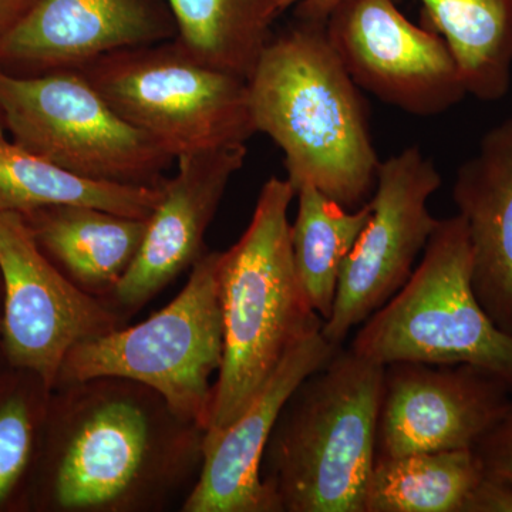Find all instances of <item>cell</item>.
Returning a JSON list of instances; mask_svg holds the SVG:
<instances>
[{"label": "cell", "instance_id": "17", "mask_svg": "<svg viewBox=\"0 0 512 512\" xmlns=\"http://www.w3.org/2000/svg\"><path fill=\"white\" fill-rule=\"evenodd\" d=\"M20 215L63 275L104 303L136 261L147 229V220L86 205H50Z\"/></svg>", "mask_w": 512, "mask_h": 512}, {"label": "cell", "instance_id": "10", "mask_svg": "<svg viewBox=\"0 0 512 512\" xmlns=\"http://www.w3.org/2000/svg\"><path fill=\"white\" fill-rule=\"evenodd\" d=\"M0 279L10 366L42 377L50 389L74 346L126 325L63 275L18 212L0 210Z\"/></svg>", "mask_w": 512, "mask_h": 512}, {"label": "cell", "instance_id": "22", "mask_svg": "<svg viewBox=\"0 0 512 512\" xmlns=\"http://www.w3.org/2000/svg\"><path fill=\"white\" fill-rule=\"evenodd\" d=\"M298 214L291 224L293 266L306 298L328 320L335 305L343 264L369 221L370 202L343 207L316 188H299Z\"/></svg>", "mask_w": 512, "mask_h": 512}, {"label": "cell", "instance_id": "18", "mask_svg": "<svg viewBox=\"0 0 512 512\" xmlns=\"http://www.w3.org/2000/svg\"><path fill=\"white\" fill-rule=\"evenodd\" d=\"M164 185V184H163ZM161 187L92 180L16 144H0V210L25 214L50 205H86L148 220L163 197Z\"/></svg>", "mask_w": 512, "mask_h": 512}, {"label": "cell", "instance_id": "7", "mask_svg": "<svg viewBox=\"0 0 512 512\" xmlns=\"http://www.w3.org/2000/svg\"><path fill=\"white\" fill-rule=\"evenodd\" d=\"M79 72L175 160L247 144L256 133L248 80L197 62L175 40L117 50Z\"/></svg>", "mask_w": 512, "mask_h": 512}, {"label": "cell", "instance_id": "1", "mask_svg": "<svg viewBox=\"0 0 512 512\" xmlns=\"http://www.w3.org/2000/svg\"><path fill=\"white\" fill-rule=\"evenodd\" d=\"M205 430L146 384L100 376L52 390L32 498L53 512H161L191 493Z\"/></svg>", "mask_w": 512, "mask_h": 512}, {"label": "cell", "instance_id": "14", "mask_svg": "<svg viewBox=\"0 0 512 512\" xmlns=\"http://www.w3.org/2000/svg\"><path fill=\"white\" fill-rule=\"evenodd\" d=\"M175 37L167 0H33L0 35V64L79 70L117 50Z\"/></svg>", "mask_w": 512, "mask_h": 512}, {"label": "cell", "instance_id": "12", "mask_svg": "<svg viewBox=\"0 0 512 512\" xmlns=\"http://www.w3.org/2000/svg\"><path fill=\"white\" fill-rule=\"evenodd\" d=\"M512 393L470 365L384 366L376 457L476 448L507 412Z\"/></svg>", "mask_w": 512, "mask_h": 512}, {"label": "cell", "instance_id": "16", "mask_svg": "<svg viewBox=\"0 0 512 512\" xmlns=\"http://www.w3.org/2000/svg\"><path fill=\"white\" fill-rule=\"evenodd\" d=\"M453 201L473 249L478 302L512 335V116L488 130L458 167Z\"/></svg>", "mask_w": 512, "mask_h": 512}, {"label": "cell", "instance_id": "3", "mask_svg": "<svg viewBox=\"0 0 512 512\" xmlns=\"http://www.w3.org/2000/svg\"><path fill=\"white\" fill-rule=\"evenodd\" d=\"M295 197L286 178H269L244 234L220 252L224 355L204 443L237 420L286 353L325 323L313 311L293 266L289 207Z\"/></svg>", "mask_w": 512, "mask_h": 512}, {"label": "cell", "instance_id": "9", "mask_svg": "<svg viewBox=\"0 0 512 512\" xmlns=\"http://www.w3.org/2000/svg\"><path fill=\"white\" fill-rule=\"evenodd\" d=\"M440 187V171L420 147L380 163L369 221L343 264L332 315L323 323L332 345L342 348L350 332L409 281L439 224L429 201Z\"/></svg>", "mask_w": 512, "mask_h": 512}, {"label": "cell", "instance_id": "11", "mask_svg": "<svg viewBox=\"0 0 512 512\" xmlns=\"http://www.w3.org/2000/svg\"><path fill=\"white\" fill-rule=\"evenodd\" d=\"M326 36L359 89L416 117H436L468 96L450 47L420 28L394 0H345Z\"/></svg>", "mask_w": 512, "mask_h": 512}, {"label": "cell", "instance_id": "21", "mask_svg": "<svg viewBox=\"0 0 512 512\" xmlns=\"http://www.w3.org/2000/svg\"><path fill=\"white\" fill-rule=\"evenodd\" d=\"M485 474L474 448L376 457L365 512H466Z\"/></svg>", "mask_w": 512, "mask_h": 512}, {"label": "cell", "instance_id": "25", "mask_svg": "<svg viewBox=\"0 0 512 512\" xmlns=\"http://www.w3.org/2000/svg\"><path fill=\"white\" fill-rule=\"evenodd\" d=\"M466 512H512V485L485 474L468 498Z\"/></svg>", "mask_w": 512, "mask_h": 512}, {"label": "cell", "instance_id": "6", "mask_svg": "<svg viewBox=\"0 0 512 512\" xmlns=\"http://www.w3.org/2000/svg\"><path fill=\"white\" fill-rule=\"evenodd\" d=\"M218 259L220 252H205L183 291L144 322L74 346L64 357L56 386L124 377L156 390L178 416L207 431L212 377L220 372L224 355Z\"/></svg>", "mask_w": 512, "mask_h": 512}, {"label": "cell", "instance_id": "20", "mask_svg": "<svg viewBox=\"0 0 512 512\" xmlns=\"http://www.w3.org/2000/svg\"><path fill=\"white\" fill-rule=\"evenodd\" d=\"M177 45L197 62L249 79L281 15L279 0H167Z\"/></svg>", "mask_w": 512, "mask_h": 512}, {"label": "cell", "instance_id": "5", "mask_svg": "<svg viewBox=\"0 0 512 512\" xmlns=\"http://www.w3.org/2000/svg\"><path fill=\"white\" fill-rule=\"evenodd\" d=\"M349 349L383 366L480 367L512 393V335L478 302L473 249L460 214L439 220L409 281L360 325Z\"/></svg>", "mask_w": 512, "mask_h": 512}, {"label": "cell", "instance_id": "28", "mask_svg": "<svg viewBox=\"0 0 512 512\" xmlns=\"http://www.w3.org/2000/svg\"><path fill=\"white\" fill-rule=\"evenodd\" d=\"M6 138L3 136L2 126H0V144L5 143Z\"/></svg>", "mask_w": 512, "mask_h": 512}, {"label": "cell", "instance_id": "4", "mask_svg": "<svg viewBox=\"0 0 512 512\" xmlns=\"http://www.w3.org/2000/svg\"><path fill=\"white\" fill-rule=\"evenodd\" d=\"M383 375V365L340 348L299 384L262 457L279 512H365Z\"/></svg>", "mask_w": 512, "mask_h": 512}, {"label": "cell", "instance_id": "2", "mask_svg": "<svg viewBox=\"0 0 512 512\" xmlns=\"http://www.w3.org/2000/svg\"><path fill=\"white\" fill-rule=\"evenodd\" d=\"M248 90L256 133L281 148L295 191L309 185L349 210L367 202L382 161L360 89L330 45L325 23L299 20L272 36Z\"/></svg>", "mask_w": 512, "mask_h": 512}, {"label": "cell", "instance_id": "19", "mask_svg": "<svg viewBox=\"0 0 512 512\" xmlns=\"http://www.w3.org/2000/svg\"><path fill=\"white\" fill-rule=\"evenodd\" d=\"M450 47L468 96L504 99L512 80V0H420Z\"/></svg>", "mask_w": 512, "mask_h": 512}, {"label": "cell", "instance_id": "29", "mask_svg": "<svg viewBox=\"0 0 512 512\" xmlns=\"http://www.w3.org/2000/svg\"><path fill=\"white\" fill-rule=\"evenodd\" d=\"M2 322H3V319L0 318V330H2Z\"/></svg>", "mask_w": 512, "mask_h": 512}, {"label": "cell", "instance_id": "15", "mask_svg": "<svg viewBox=\"0 0 512 512\" xmlns=\"http://www.w3.org/2000/svg\"><path fill=\"white\" fill-rule=\"evenodd\" d=\"M339 349L319 330L286 353L241 416L204 443L200 477L181 511L279 512L261 478L266 444L299 384L325 366Z\"/></svg>", "mask_w": 512, "mask_h": 512}, {"label": "cell", "instance_id": "27", "mask_svg": "<svg viewBox=\"0 0 512 512\" xmlns=\"http://www.w3.org/2000/svg\"><path fill=\"white\" fill-rule=\"evenodd\" d=\"M33 0H0V35L29 9Z\"/></svg>", "mask_w": 512, "mask_h": 512}, {"label": "cell", "instance_id": "26", "mask_svg": "<svg viewBox=\"0 0 512 512\" xmlns=\"http://www.w3.org/2000/svg\"><path fill=\"white\" fill-rule=\"evenodd\" d=\"M343 2L345 0H279V9L284 13L285 10L296 8L299 20L325 23L330 13Z\"/></svg>", "mask_w": 512, "mask_h": 512}, {"label": "cell", "instance_id": "23", "mask_svg": "<svg viewBox=\"0 0 512 512\" xmlns=\"http://www.w3.org/2000/svg\"><path fill=\"white\" fill-rule=\"evenodd\" d=\"M52 390L18 367L0 380V510L23 498L30 476L35 484Z\"/></svg>", "mask_w": 512, "mask_h": 512}, {"label": "cell", "instance_id": "8", "mask_svg": "<svg viewBox=\"0 0 512 512\" xmlns=\"http://www.w3.org/2000/svg\"><path fill=\"white\" fill-rule=\"evenodd\" d=\"M0 114L13 144L92 180L161 187L175 158L128 123L79 70H0Z\"/></svg>", "mask_w": 512, "mask_h": 512}, {"label": "cell", "instance_id": "24", "mask_svg": "<svg viewBox=\"0 0 512 512\" xmlns=\"http://www.w3.org/2000/svg\"><path fill=\"white\" fill-rule=\"evenodd\" d=\"M474 450L488 476L512 485V402Z\"/></svg>", "mask_w": 512, "mask_h": 512}, {"label": "cell", "instance_id": "13", "mask_svg": "<svg viewBox=\"0 0 512 512\" xmlns=\"http://www.w3.org/2000/svg\"><path fill=\"white\" fill-rule=\"evenodd\" d=\"M247 154V144H232L177 158L136 261L106 302L124 323L205 255V234Z\"/></svg>", "mask_w": 512, "mask_h": 512}]
</instances>
